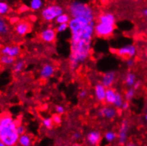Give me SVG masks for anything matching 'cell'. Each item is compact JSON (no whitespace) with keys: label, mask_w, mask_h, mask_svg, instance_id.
I'll return each mask as SVG.
<instances>
[{"label":"cell","mask_w":147,"mask_h":146,"mask_svg":"<svg viewBox=\"0 0 147 146\" xmlns=\"http://www.w3.org/2000/svg\"><path fill=\"white\" fill-rule=\"evenodd\" d=\"M95 21L84 17L71 18L68 22L70 31L69 68L75 71L90 57L94 35Z\"/></svg>","instance_id":"1"},{"label":"cell","mask_w":147,"mask_h":146,"mask_svg":"<svg viewBox=\"0 0 147 146\" xmlns=\"http://www.w3.org/2000/svg\"><path fill=\"white\" fill-rule=\"evenodd\" d=\"M18 123L8 113L0 115V141L5 146H13L18 143L19 135L17 133Z\"/></svg>","instance_id":"2"},{"label":"cell","mask_w":147,"mask_h":146,"mask_svg":"<svg viewBox=\"0 0 147 146\" xmlns=\"http://www.w3.org/2000/svg\"><path fill=\"white\" fill-rule=\"evenodd\" d=\"M67 13L71 18L84 17L90 21H95V12L90 4L80 0H73L67 5Z\"/></svg>","instance_id":"3"},{"label":"cell","mask_w":147,"mask_h":146,"mask_svg":"<svg viewBox=\"0 0 147 146\" xmlns=\"http://www.w3.org/2000/svg\"><path fill=\"white\" fill-rule=\"evenodd\" d=\"M65 12V9L61 4H50L43 7L40 11V15L44 21L53 22L59 15Z\"/></svg>","instance_id":"4"},{"label":"cell","mask_w":147,"mask_h":146,"mask_svg":"<svg viewBox=\"0 0 147 146\" xmlns=\"http://www.w3.org/2000/svg\"><path fill=\"white\" fill-rule=\"evenodd\" d=\"M115 26L97 22L94 25V35L100 38H108L114 33Z\"/></svg>","instance_id":"5"},{"label":"cell","mask_w":147,"mask_h":146,"mask_svg":"<svg viewBox=\"0 0 147 146\" xmlns=\"http://www.w3.org/2000/svg\"><path fill=\"white\" fill-rule=\"evenodd\" d=\"M137 50L134 45L127 44L121 46V48L116 50V54L118 56L124 58H133L136 56Z\"/></svg>","instance_id":"6"},{"label":"cell","mask_w":147,"mask_h":146,"mask_svg":"<svg viewBox=\"0 0 147 146\" xmlns=\"http://www.w3.org/2000/svg\"><path fill=\"white\" fill-rule=\"evenodd\" d=\"M56 36V30L51 27H48L43 29L39 33L40 40L46 44H53L55 41Z\"/></svg>","instance_id":"7"},{"label":"cell","mask_w":147,"mask_h":146,"mask_svg":"<svg viewBox=\"0 0 147 146\" xmlns=\"http://www.w3.org/2000/svg\"><path fill=\"white\" fill-rule=\"evenodd\" d=\"M129 123L127 121L124 120L121 123L119 126V131L117 133V141L119 145H125L128 141V131H129Z\"/></svg>","instance_id":"8"},{"label":"cell","mask_w":147,"mask_h":146,"mask_svg":"<svg viewBox=\"0 0 147 146\" xmlns=\"http://www.w3.org/2000/svg\"><path fill=\"white\" fill-rule=\"evenodd\" d=\"M97 115L100 118L106 119L107 120H112L117 115V110L115 107L105 106L100 108L97 112Z\"/></svg>","instance_id":"9"},{"label":"cell","mask_w":147,"mask_h":146,"mask_svg":"<svg viewBox=\"0 0 147 146\" xmlns=\"http://www.w3.org/2000/svg\"><path fill=\"white\" fill-rule=\"evenodd\" d=\"M55 72V68L53 65L51 63H45L42 65L41 68L40 70L39 76L40 78L43 80H47L51 78L54 75Z\"/></svg>","instance_id":"10"},{"label":"cell","mask_w":147,"mask_h":146,"mask_svg":"<svg viewBox=\"0 0 147 146\" xmlns=\"http://www.w3.org/2000/svg\"><path fill=\"white\" fill-rule=\"evenodd\" d=\"M31 26L28 22L25 21H19L14 26V31L16 35L24 37L31 31Z\"/></svg>","instance_id":"11"},{"label":"cell","mask_w":147,"mask_h":146,"mask_svg":"<svg viewBox=\"0 0 147 146\" xmlns=\"http://www.w3.org/2000/svg\"><path fill=\"white\" fill-rule=\"evenodd\" d=\"M22 52V49L17 45H11V46H5L0 49V54L7 55L11 57H19Z\"/></svg>","instance_id":"12"},{"label":"cell","mask_w":147,"mask_h":146,"mask_svg":"<svg viewBox=\"0 0 147 146\" xmlns=\"http://www.w3.org/2000/svg\"><path fill=\"white\" fill-rule=\"evenodd\" d=\"M86 141L89 145L95 146L98 145L101 142L102 135L101 132L97 130L91 131L88 132L86 135Z\"/></svg>","instance_id":"13"},{"label":"cell","mask_w":147,"mask_h":146,"mask_svg":"<svg viewBox=\"0 0 147 146\" xmlns=\"http://www.w3.org/2000/svg\"><path fill=\"white\" fill-rule=\"evenodd\" d=\"M116 78L117 74L115 71H108L102 74L100 82L106 88L112 87L116 81Z\"/></svg>","instance_id":"14"},{"label":"cell","mask_w":147,"mask_h":146,"mask_svg":"<svg viewBox=\"0 0 147 146\" xmlns=\"http://www.w3.org/2000/svg\"><path fill=\"white\" fill-rule=\"evenodd\" d=\"M97 21L100 23L115 26L117 22L116 16L109 11H104L97 16Z\"/></svg>","instance_id":"15"},{"label":"cell","mask_w":147,"mask_h":146,"mask_svg":"<svg viewBox=\"0 0 147 146\" xmlns=\"http://www.w3.org/2000/svg\"><path fill=\"white\" fill-rule=\"evenodd\" d=\"M107 88L105 87L101 82L95 84L94 87V94L95 99L99 102H104L105 99V94Z\"/></svg>","instance_id":"16"},{"label":"cell","mask_w":147,"mask_h":146,"mask_svg":"<svg viewBox=\"0 0 147 146\" xmlns=\"http://www.w3.org/2000/svg\"><path fill=\"white\" fill-rule=\"evenodd\" d=\"M117 92L112 87L107 88L105 94V102L108 105H113L114 102H115V97H116Z\"/></svg>","instance_id":"17"},{"label":"cell","mask_w":147,"mask_h":146,"mask_svg":"<svg viewBox=\"0 0 147 146\" xmlns=\"http://www.w3.org/2000/svg\"><path fill=\"white\" fill-rule=\"evenodd\" d=\"M26 66V61L24 59H19L15 61L12 65V71L15 74H19L24 70Z\"/></svg>","instance_id":"18"},{"label":"cell","mask_w":147,"mask_h":146,"mask_svg":"<svg viewBox=\"0 0 147 146\" xmlns=\"http://www.w3.org/2000/svg\"><path fill=\"white\" fill-rule=\"evenodd\" d=\"M9 31L10 27L8 21L2 16H0V35H7L9 33Z\"/></svg>","instance_id":"19"},{"label":"cell","mask_w":147,"mask_h":146,"mask_svg":"<svg viewBox=\"0 0 147 146\" xmlns=\"http://www.w3.org/2000/svg\"><path fill=\"white\" fill-rule=\"evenodd\" d=\"M18 143L21 146H31L32 145V138L28 134H22L19 135Z\"/></svg>","instance_id":"20"},{"label":"cell","mask_w":147,"mask_h":146,"mask_svg":"<svg viewBox=\"0 0 147 146\" xmlns=\"http://www.w3.org/2000/svg\"><path fill=\"white\" fill-rule=\"evenodd\" d=\"M136 81V76L134 72H128L124 77V83L127 87H132Z\"/></svg>","instance_id":"21"},{"label":"cell","mask_w":147,"mask_h":146,"mask_svg":"<svg viewBox=\"0 0 147 146\" xmlns=\"http://www.w3.org/2000/svg\"><path fill=\"white\" fill-rule=\"evenodd\" d=\"M44 3L43 0H31L29 3L30 9L33 11H38L43 8Z\"/></svg>","instance_id":"22"},{"label":"cell","mask_w":147,"mask_h":146,"mask_svg":"<svg viewBox=\"0 0 147 146\" xmlns=\"http://www.w3.org/2000/svg\"><path fill=\"white\" fill-rule=\"evenodd\" d=\"M16 61V58L11 56H7V55H1L0 54V63L3 65H13Z\"/></svg>","instance_id":"23"},{"label":"cell","mask_w":147,"mask_h":146,"mask_svg":"<svg viewBox=\"0 0 147 146\" xmlns=\"http://www.w3.org/2000/svg\"><path fill=\"white\" fill-rule=\"evenodd\" d=\"M11 11L9 4L4 0H0V16H6Z\"/></svg>","instance_id":"24"},{"label":"cell","mask_w":147,"mask_h":146,"mask_svg":"<svg viewBox=\"0 0 147 146\" xmlns=\"http://www.w3.org/2000/svg\"><path fill=\"white\" fill-rule=\"evenodd\" d=\"M104 139L106 142L112 143L117 140V133L113 131H109L104 134Z\"/></svg>","instance_id":"25"},{"label":"cell","mask_w":147,"mask_h":146,"mask_svg":"<svg viewBox=\"0 0 147 146\" xmlns=\"http://www.w3.org/2000/svg\"><path fill=\"white\" fill-rule=\"evenodd\" d=\"M70 19H71V16H70V14L68 13L64 12L61 15H59L55 19V22L57 24H60V23H68Z\"/></svg>","instance_id":"26"},{"label":"cell","mask_w":147,"mask_h":146,"mask_svg":"<svg viewBox=\"0 0 147 146\" xmlns=\"http://www.w3.org/2000/svg\"><path fill=\"white\" fill-rule=\"evenodd\" d=\"M124 96H123L119 92H117L116 97H115V102H114L113 104L114 107H115L117 109H119V108H121V106H122V104L124 103Z\"/></svg>","instance_id":"27"},{"label":"cell","mask_w":147,"mask_h":146,"mask_svg":"<svg viewBox=\"0 0 147 146\" xmlns=\"http://www.w3.org/2000/svg\"><path fill=\"white\" fill-rule=\"evenodd\" d=\"M135 94H136V90L133 87H129L125 92L124 94V98L125 101H128V102H131L133 99H134Z\"/></svg>","instance_id":"28"},{"label":"cell","mask_w":147,"mask_h":146,"mask_svg":"<svg viewBox=\"0 0 147 146\" xmlns=\"http://www.w3.org/2000/svg\"><path fill=\"white\" fill-rule=\"evenodd\" d=\"M42 124L48 130H51V129H53L54 126V123L51 117L43 118L42 119Z\"/></svg>","instance_id":"29"},{"label":"cell","mask_w":147,"mask_h":146,"mask_svg":"<svg viewBox=\"0 0 147 146\" xmlns=\"http://www.w3.org/2000/svg\"><path fill=\"white\" fill-rule=\"evenodd\" d=\"M67 29H69L68 23H60V24H58V26L55 28L57 33H60L65 32Z\"/></svg>","instance_id":"30"},{"label":"cell","mask_w":147,"mask_h":146,"mask_svg":"<svg viewBox=\"0 0 147 146\" xmlns=\"http://www.w3.org/2000/svg\"><path fill=\"white\" fill-rule=\"evenodd\" d=\"M52 119H53V121L55 125H61L62 123V118H61V115L58 114H53L52 116Z\"/></svg>","instance_id":"31"},{"label":"cell","mask_w":147,"mask_h":146,"mask_svg":"<svg viewBox=\"0 0 147 146\" xmlns=\"http://www.w3.org/2000/svg\"><path fill=\"white\" fill-rule=\"evenodd\" d=\"M55 111L57 114L63 115L65 112V108L63 105H57L55 107Z\"/></svg>","instance_id":"32"},{"label":"cell","mask_w":147,"mask_h":146,"mask_svg":"<svg viewBox=\"0 0 147 146\" xmlns=\"http://www.w3.org/2000/svg\"><path fill=\"white\" fill-rule=\"evenodd\" d=\"M16 130H17V133H19V135L26 133V127L22 124H18L17 128H16Z\"/></svg>","instance_id":"33"},{"label":"cell","mask_w":147,"mask_h":146,"mask_svg":"<svg viewBox=\"0 0 147 146\" xmlns=\"http://www.w3.org/2000/svg\"><path fill=\"white\" fill-rule=\"evenodd\" d=\"M88 91L87 89H82L78 93V97L80 99H85L88 96Z\"/></svg>","instance_id":"34"},{"label":"cell","mask_w":147,"mask_h":146,"mask_svg":"<svg viewBox=\"0 0 147 146\" xmlns=\"http://www.w3.org/2000/svg\"><path fill=\"white\" fill-rule=\"evenodd\" d=\"M29 9H30L29 6L22 5L20 7H19V13H21V14H23V13H25L26 12V11H28Z\"/></svg>","instance_id":"35"},{"label":"cell","mask_w":147,"mask_h":146,"mask_svg":"<svg viewBox=\"0 0 147 146\" xmlns=\"http://www.w3.org/2000/svg\"><path fill=\"white\" fill-rule=\"evenodd\" d=\"M82 138V135H81L80 133L79 132H76L72 135V140L74 141H77L78 140H80Z\"/></svg>","instance_id":"36"},{"label":"cell","mask_w":147,"mask_h":146,"mask_svg":"<svg viewBox=\"0 0 147 146\" xmlns=\"http://www.w3.org/2000/svg\"><path fill=\"white\" fill-rule=\"evenodd\" d=\"M135 62L133 58H127L126 60V65L128 68H132L134 65Z\"/></svg>","instance_id":"37"},{"label":"cell","mask_w":147,"mask_h":146,"mask_svg":"<svg viewBox=\"0 0 147 146\" xmlns=\"http://www.w3.org/2000/svg\"><path fill=\"white\" fill-rule=\"evenodd\" d=\"M129 106H130L129 102L124 100V103L122 104V106H121V109L123 110V111H127V109H129Z\"/></svg>","instance_id":"38"},{"label":"cell","mask_w":147,"mask_h":146,"mask_svg":"<svg viewBox=\"0 0 147 146\" xmlns=\"http://www.w3.org/2000/svg\"><path fill=\"white\" fill-rule=\"evenodd\" d=\"M141 85H142V82L141 81H136L135 82L134 84L133 85V88L135 89V90H137V89H139V88H140Z\"/></svg>","instance_id":"39"},{"label":"cell","mask_w":147,"mask_h":146,"mask_svg":"<svg viewBox=\"0 0 147 146\" xmlns=\"http://www.w3.org/2000/svg\"><path fill=\"white\" fill-rule=\"evenodd\" d=\"M19 21V19L18 17H12L10 19V23L11 24H16Z\"/></svg>","instance_id":"40"},{"label":"cell","mask_w":147,"mask_h":146,"mask_svg":"<svg viewBox=\"0 0 147 146\" xmlns=\"http://www.w3.org/2000/svg\"><path fill=\"white\" fill-rule=\"evenodd\" d=\"M142 15H143L144 16H145V17L147 18V8L144 9L142 10Z\"/></svg>","instance_id":"41"},{"label":"cell","mask_w":147,"mask_h":146,"mask_svg":"<svg viewBox=\"0 0 147 146\" xmlns=\"http://www.w3.org/2000/svg\"><path fill=\"white\" fill-rule=\"evenodd\" d=\"M0 146H5L4 143H3L2 141H0Z\"/></svg>","instance_id":"42"},{"label":"cell","mask_w":147,"mask_h":146,"mask_svg":"<svg viewBox=\"0 0 147 146\" xmlns=\"http://www.w3.org/2000/svg\"><path fill=\"white\" fill-rule=\"evenodd\" d=\"M97 1H98V0H90V1L92 3H95V2H97Z\"/></svg>","instance_id":"43"},{"label":"cell","mask_w":147,"mask_h":146,"mask_svg":"<svg viewBox=\"0 0 147 146\" xmlns=\"http://www.w3.org/2000/svg\"><path fill=\"white\" fill-rule=\"evenodd\" d=\"M144 119H145V121H146L147 122V113L146 114H145V116H144Z\"/></svg>","instance_id":"44"},{"label":"cell","mask_w":147,"mask_h":146,"mask_svg":"<svg viewBox=\"0 0 147 146\" xmlns=\"http://www.w3.org/2000/svg\"><path fill=\"white\" fill-rule=\"evenodd\" d=\"M137 1H147V0H136Z\"/></svg>","instance_id":"45"}]
</instances>
